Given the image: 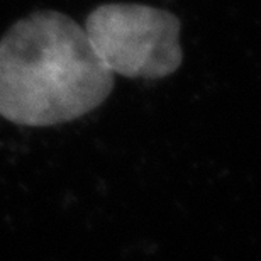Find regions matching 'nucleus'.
Segmentation results:
<instances>
[{"mask_svg": "<svg viewBox=\"0 0 261 261\" xmlns=\"http://www.w3.org/2000/svg\"><path fill=\"white\" fill-rule=\"evenodd\" d=\"M114 73L85 29L56 10L17 20L0 39V116L20 126H55L97 109Z\"/></svg>", "mask_w": 261, "mask_h": 261, "instance_id": "nucleus-1", "label": "nucleus"}, {"mask_svg": "<svg viewBox=\"0 0 261 261\" xmlns=\"http://www.w3.org/2000/svg\"><path fill=\"white\" fill-rule=\"evenodd\" d=\"M83 29L114 75L156 80L171 75L181 63L180 22L166 10L106 4L88 15Z\"/></svg>", "mask_w": 261, "mask_h": 261, "instance_id": "nucleus-2", "label": "nucleus"}]
</instances>
